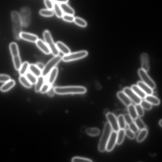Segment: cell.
Returning a JSON list of instances; mask_svg holds the SVG:
<instances>
[{"instance_id":"obj_1","label":"cell","mask_w":162,"mask_h":162,"mask_svg":"<svg viewBox=\"0 0 162 162\" xmlns=\"http://www.w3.org/2000/svg\"><path fill=\"white\" fill-rule=\"evenodd\" d=\"M55 93L59 95H66L69 94H83L87 91L86 89L83 86H57L55 87Z\"/></svg>"},{"instance_id":"obj_2","label":"cell","mask_w":162,"mask_h":162,"mask_svg":"<svg viewBox=\"0 0 162 162\" xmlns=\"http://www.w3.org/2000/svg\"><path fill=\"white\" fill-rule=\"evenodd\" d=\"M11 18L13 22V28L14 38L16 40H20V34L22 32V25L19 13L13 11L11 13Z\"/></svg>"},{"instance_id":"obj_3","label":"cell","mask_w":162,"mask_h":162,"mask_svg":"<svg viewBox=\"0 0 162 162\" xmlns=\"http://www.w3.org/2000/svg\"><path fill=\"white\" fill-rule=\"evenodd\" d=\"M112 129L109 122L105 123L98 146V149L100 152H103L106 149L107 143L112 132Z\"/></svg>"},{"instance_id":"obj_4","label":"cell","mask_w":162,"mask_h":162,"mask_svg":"<svg viewBox=\"0 0 162 162\" xmlns=\"http://www.w3.org/2000/svg\"><path fill=\"white\" fill-rule=\"evenodd\" d=\"M43 37L45 43L50 48L52 54L54 56L58 55L59 51L56 47V44L54 42L50 32L48 30H46L44 31Z\"/></svg>"},{"instance_id":"obj_5","label":"cell","mask_w":162,"mask_h":162,"mask_svg":"<svg viewBox=\"0 0 162 162\" xmlns=\"http://www.w3.org/2000/svg\"><path fill=\"white\" fill-rule=\"evenodd\" d=\"M62 57L59 55L55 56L50 60L44 66L42 71V75L44 77H46L50 73L51 71L62 60Z\"/></svg>"},{"instance_id":"obj_6","label":"cell","mask_w":162,"mask_h":162,"mask_svg":"<svg viewBox=\"0 0 162 162\" xmlns=\"http://www.w3.org/2000/svg\"><path fill=\"white\" fill-rule=\"evenodd\" d=\"M88 55V51H81L65 55L62 57V60L63 61L66 62L73 61L85 58Z\"/></svg>"},{"instance_id":"obj_7","label":"cell","mask_w":162,"mask_h":162,"mask_svg":"<svg viewBox=\"0 0 162 162\" xmlns=\"http://www.w3.org/2000/svg\"><path fill=\"white\" fill-rule=\"evenodd\" d=\"M19 14L22 26L25 27H28L31 22V10L28 7H23L21 8Z\"/></svg>"},{"instance_id":"obj_8","label":"cell","mask_w":162,"mask_h":162,"mask_svg":"<svg viewBox=\"0 0 162 162\" xmlns=\"http://www.w3.org/2000/svg\"><path fill=\"white\" fill-rule=\"evenodd\" d=\"M138 73L143 82L148 85L152 89L156 88V84L155 82L149 76L147 72L141 69L138 70Z\"/></svg>"},{"instance_id":"obj_9","label":"cell","mask_w":162,"mask_h":162,"mask_svg":"<svg viewBox=\"0 0 162 162\" xmlns=\"http://www.w3.org/2000/svg\"><path fill=\"white\" fill-rule=\"evenodd\" d=\"M123 92L135 103L136 104H140L142 101V99L138 96L131 88H126L124 89Z\"/></svg>"},{"instance_id":"obj_10","label":"cell","mask_w":162,"mask_h":162,"mask_svg":"<svg viewBox=\"0 0 162 162\" xmlns=\"http://www.w3.org/2000/svg\"><path fill=\"white\" fill-rule=\"evenodd\" d=\"M107 119L114 131L117 132L120 129L119 126L118 119L116 116L112 113L109 112L106 115Z\"/></svg>"},{"instance_id":"obj_11","label":"cell","mask_w":162,"mask_h":162,"mask_svg":"<svg viewBox=\"0 0 162 162\" xmlns=\"http://www.w3.org/2000/svg\"><path fill=\"white\" fill-rule=\"evenodd\" d=\"M117 132L113 131H112L110 137L108 139L106 146V149L107 151L110 152L113 150L116 143Z\"/></svg>"},{"instance_id":"obj_12","label":"cell","mask_w":162,"mask_h":162,"mask_svg":"<svg viewBox=\"0 0 162 162\" xmlns=\"http://www.w3.org/2000/svg\"><path fill=\"white\" fill-rule=\"evenodd\" d=\"M20 39L32 43H36L39 39L38 37L33 34L22 32L20 34Z\"/></svg>"},{"instance_id":"obj_13","label":"cell","mask_w":162,"mask_h":162,"mask_svg":"<svg viewBox=\"0 0 162 162\" xmlns=\"http://www.w3.org/2000/svg\"><path fill=\"white\" fill-rule=\"evenodd\" d=\"M36 43L37 47L45 54L49 55L51 53L50 49L47 44L42 40L39 39Z\"/></svg>"},{"instance_id":"obj_14","label":"cell","mask_w":162,"mask_h":162,"mask_svg":"<svg viewBox=\"0 0 162 162\" xmlns=\"http://www.w3.org/2000/svg\"><path fill=\"white\" fill-rule=\"evenodd\" d=\"M141 60L142 69L147 72L149 69V58L148 55L145 53L142 54L141 55Z\"/></svg>"},{"instance_id":"obj_15","label":"cell","mask_w":162,"mask_h":162,"mask_svg":"<svg viewBox=\"0 0 162 162\" xmlns=\"http://www.w3.org/2000/svg\"><path fill=\"white\" fill-rule=\"evenodd\" d=\"M58 72V68L55 67L48 74V76L47 79V83L52 85L55 82L57 77Z\"/></svg>"},{"instance_id":"obj_16","label":"cell","mask_w":162,"mask_h":162,"mask_svg":"<svg viewBox=\"0 0 162 162\" xmlns=\"http://www.w3.org/2000/svg\"><path fill=\"white\" fill-rule=\"evenodd\" d=\"M137 85L147 95H152L153 92L152 89L142 81H139L137 82Z\"/></svg>"},{"instance_id":"obj_17","label":"cell","mask_w":162,"mask_h":162,"mask_svg":"<svg viewBox=\"0 0 162 162\" xmlns=\"http://www.w3.org/2000/svg\"><path fill=\"white\" fill-rule=\"evenodd\" d=\"M117 96L119 98L126 106H128L131 104V100L126 94L123 91H120L117 93Z\"/></svg>"},{"instance_id":"obj_18","label":"cell","mask_w":162,"mask_h":162,"mask_svg":"<svg viewBox=\"0 0 162 162\" xmlns=\"http://www.w3.org/2000/svg\"><path fill=\"white\" fill-rule=\"evenodd\" d=\"M59 51L61 52L65 55L71 53V51L69 48L66 45L61 42H58L56 44Z\"/></svg>"},{"instance_id":"obj_19","label":"cell","mask_w":162,"mask_h":162,"mask_svg":"<svg viewBox=\"0 0 162 162\" xmlns=\"http://www.w3.org/2000/svg\"><path fill=\"white\" fill-rule=\"evenodd\" d=\"M29 70L30 72L38 78L42 76V71L40 70L35 65L31 64L29 67Z\"/></svg>"},{"instance_id":"obj_20","label":"cell","mask_w":162,"mask_h":162,"mask_svg":"<svg viewBox=\"0 0 162 162\" xmlns=\"http://www.w3.org/2000/svg\"><path fill=\"white\" fill-rule=\"evenodd\" d=\"M15 83V81L14 80H10L5 83L1 86L0 90L2 92H7L12 88Z\"/></svg>"},{"instance_id":"obj_21","label":"cell","mask_w":162,"mask_h":162,"mask_svg":"<svg viewBox=\"0 0 162 162\" xmlns=\"http://www.w3.org/2000/svg\"><path fill=\"white\" fill-rule=\"evenodd\" d=\"M60 5L63 13H65V14L74 15L75 13L74 10L67 3L60 4Z\"/></svg>"},{"instance_id":"obj_22","label":"cell","mask_w":162,"mask_h":162,"mask_svg":"<svg viewBox=\"0 0 162 162\" xmlns=\"http://www.w3.org/2000/svg\"><path fill=\"white\" fill-rule=\"evenodd\" d=\"M131 89L141 99H144L146 96V94L137 85H133L131 86Z\"/></svg>"},{"instance_id":"obj_23","label":"cell","mask_w":162,"mask_h":162,"mask_svg":"<svg viewBox=\"0 0 162 162\" xmlns=\"http://www.w3.org/2000/svg\"><path fill=\"white\" fill-rule=\"evenodd\" d=\"M9 48L11 55L13 57L19 55V50L16 43H11L10 45Z\"/></svg>"},{"instance_id":"obj_24","label":"cell","mask_w":162,"mask_h":162,"mask_svg":"<svg viewBox=\"0 0 162 162\" xmlns=\"http://www.w3.org/2000/svg\"><path fill=\"white\" fill-rule=\"evenodd\" d=\"M145 100L151 104L158 105L160 104V100L157 97L152 95H147L144 98Z\"/></svg>"},{"instance_id":"obj_25","label":"cell","mask_w":162,"mask_h":162,"mask_svg":"<svg viewBox=\"0 0 162 162\" xmlns=\"http://www.w3.org/2000/svg\"><path fill=\"white\" fill-rule=\"evenodd\" d=\"M125 129H120L117 132L116 144L118 145L121 144L123 142L125 135Z\"/></svg>"},{"instance_id":"obj_26","label":"cell","mask_w":162,"mask_h":162,"mask_svg":"<svg viewBox=\"0 0 162 162\" xmlns=\"http://www.w3.org/2000/svg\"><path fill=\"white\" fill-rule=\"evenodd\" d=\"M44 77L42 75L38 78L36 83L35 84V91L36 92L38 93L40 91L41 88L44 83Z\"/></svg>"},{"instance_id":"obj_27","label":"cell","mask_w":162,"mask_h":162,"mask_svg":"<svg viewBox=\"0 0 162 162\" xmlns=\"http://www.w3.org/2000/svg\"><path fill=\"white\" fill-rule=\"evenodd\" d=\"M53 9L56 16L60 18H62L63 15V12L58 3H54Z\"/></svg>"},{"instance_id":"obj_28","label":"cell","mask_w":162,"mask_h":162,"mask_svg":"<svg viewBox=\"0 0 162 162\" xmlns=\"http://www.w3.org/2000/svg\"><path fill=\"white\" fill-rule=\"evenodd\" d=\"M128 107V111L130 115L133 119H136L138 115L135 107L133 104H131Z\"/></svg>"},{"instance_id":"obj_29","label":"cell","mask_w":162,"mask_h":162,"mask_svg":"<svg viewBox=\"0 0 162 162\" xmlns=\"http://www.w3.org/2000/svg\"><path fill=\"white\" fill-rule=\"evenodd\" d=\"M13 60L15 69L19 70L22 65L21 59L19 55L13 57Z\"/></svg>"},{"instance_id":"obj_30","label":"cell","mask_w":162,"mask_h":162,"mask_svg":"<svg viewBox=\"0 0 162 162\" xmlns=\"http://www.w3.org/2000/svg\"><path fill=\"white\" fill-rule=\"evenodd\" d=\"M19 81L20 83L25 87L28 88H31L32 85L30 83L25 75H20L19 78Z\"/></svg>"},{"instance_id":"obj_31","label":"cell","mask_w":162,"mask_h":162,"mask_svg":"<svg viewBox=\"0 0 162 162\" xmlns=\"http://www.w3.org/2000/svg\"><path fill=\"white\" fill-rule=\"evenodd\" d=\"M86 133L90 136L95 137L100 134V131L97 128H89L86 130Z\"/></svg>"},{"instance_id":"obj_32","label":"cell","mask_w":162,"mask_h":162,"mask_svg":"<svg viewBox=\"0 0 162 162\" xmlns=\"http://www.w3.org/2000/svg\"><path fill=\"white\" fill-rule=\"evenodd\" d=\"M25 76L27 80L32 85H35L36 83L37 78L34 75L30 72H27L25 75Z\"/></svg>"},{"instance_id":"obj_33","label":"cell","mask_w":162,"mask_h":162,"mask_svg":"<svg viewBox=\"0 0 162 162\" xmlns=\"http://www.w3.org/2000/svg\"><path fill=\"white\" fill-rule=\"evenodd\" d=\"M29 64L28 62H26L22 64L19 70L20 75H25L27 72L29 70Z\"/></svg>"},{"instance_id":"obj_34","label":"cell","mask_w":162,"mask_h":162,"mask_svg":"<svg viewBox=\"0 0 162 162\" xmlns=\"http://www.w3.org/2000/svg\"><path fill=\"white\" fill-rule=\"evenodd\" d=\"M148 131L146 129L141 130L139 133L137 138V140L138 142H141L144 140L147 135Z\"/></svg>"},{"instance_id":"obj_35","label":"cell","mask_w":162,"mask_h":162,"mask_svg":"<svg viewBox=\"0 0 162 162\" xmlns=\"http://www.w3.org/2000/svg\"><path fill=\"white\" fill-rule=\"evenodd\" d=\"M39 13L41 16L46 17H50L54 15V12L53 10L48 9L41 10Z\"/></svg>"},{"instance_id":"obj_36","label":"cell","mask_w":162,"mask_h":162,"mask_svg":"<svg viewBox=\"0 0 162 162\" xmlns=\"http://www.w3.org/2000/svg\"><path fill=\"white\" fill-rule=\"evenodd\" d=\"M117 119L119 129H125L126 126V123L123 115H119Z\"/></svg>"},{"instance_id":"obj_37","label":"cell","mask_w":162,"mask_h":162,"mask_svg":"<svg viewBox=\"0 0 162 162\" xmlns=\"http://www.w3.org/2000/svg\"><path fill=\"white\" fill-rule=\"evenodd\" d=\"M135 120L134 122L136 124L139 130H141L146 129V127L145 124L140 118L137 117Z\"/></svg>"},{"instance_id":"obj_38","label":"cell","mask_w":162,"mask_h":162,"mask_svg":"<svg viewBox=\"0 0 162 162\" xmlns=\"http://www.w3.org/2000/svg\"><path fill=\"white\" fill-rule=\"evenodd\" d=\"M74 22L75 24L81 27H85L87 25V22L80 18L75 17Z\"/></svg>"},{"instance_id":"obj_39","label":"cell","mask_w":162,"mask_h":162,"mask_svg":"<svg viewBox=\"0 0 162 162\" xmlns=\"http://www.w3.org/2000/svg\"><path fill=\"white\" fill-rule=\"evenodd\" d=\"M140 104L142 108L146 110H150L152 107V104L145 100H142Z\"/></svg>"},{"instance_id":"obj_40","label":"cell","mask_w":162,"mask_h":162,"mask_svg":"<svg viewBox=\"0 0 162 162\" xmlns=\"http://www.w3.org/2000/svg\"><path fill=\"white\" fill-rule=\"evenodd\" d=\"M135 107V109H136L137 115L140 117L144 116V109H143L140 104H137Z\"/></svg>"},{"instance_id":"obj_41","label":"cell","mask_w":162,"mask_h":162,"mask_svg":"<svg viewBox=\"0 0 162 162\" xmlns=\"http://www.w3.org/2000/svg\"><path fill=\"white\" fill-rule=\"evenodd\" d=\"M72 161L75 162H92V161L87 158L75 157L72 158Z\"/></svg>"},{"instance_id":"obj_42","label":"cell","mask_w":162,"mask_h":162,"mask_svg":"<svg viewBox=\"0 0 162 162\" xmlns=\"http://www.w3.org/2000/svg\"><path fill=\"white\" fill-rule=\"evenodd\" d=\"M74 15L67 14H63L62 17L64 21L69 22H74Z\"/></svg>"},{"instance_id":"obj_43","label":"cell","mask_w":162,"mask_h":162,"mask_svg":"<svg viewBox=\"0 0 162 162\" xmlns=\"http://www.w3.org/2000/svg\"><path fill=\"white\" fill-rule=\"evenodd\" d=\"M125 134L131 139H133L135 137V133L130 129H127L125 130Z\"/></svg>"},{"instance_id":"obj_44","label":"cell","mask_w":162,"mask_h":162,"mask_svg":"<svg viewBox=\"0 0 162 162\" xmlns=\"http://www.w3.org/2000/svg\"><path fill=\"white\" fill-rule=\"evenodd\" d=\"M11 80V77L8 75L0 74V83H5Z\"/></svg>"},{"instance_id":"obj_45","label":"cell","mask_w":162,"mask_h":162,"mask_svg":"<svg viewBox=\"0 0 162 162\" xmlns=\"http://www.w3.org/2000/svg\"><path fill=\"white\" fill-rule=\"evenodd\" d=\"M51 86V85L47 83H44L42 88H41L40 92L43 94L47 93Z\"/></svg>"},{"instance_id":"obj_46","label":"cell","mask_w":162,"mask_h":162,"mask_svg":"<svg viewBox=\"0 0 162 162\" xmlns=\"http://www.w3.org/2000/svg\"><path fill=\"white\" fill-rule=\"evenodd\" d=\"M44 2L47 9L51 10L53 9L54 3L51 0H44Z\"/></svg>"},{"instance_id":"obj_47","label":"cell","mask_w":162,"mask_h":162,"mask_svg":"<svg viewBox=\"0 0 162 162\" xmlns=\"http://www.w3.org/2000/svg\"><path fill=\"white\" fill-rule=\"evenodd\" d=\"M129 129L135 133L138 132L139 129L135 122H133L129 125Z\"/></svg>"},{"instance_id":"obj_48","label":"cell","mask_w":162,"mask_h":162,"mask_svg":"<svg viewBox=\"0 0 162 162\" xmlns=\"http://www.w3.org/2000/svg\"><path fill=\"white\" fill-rule=\"evenodd\" d=\"M123 116L126 122L128 125H129L130 123L133 122V119L132 118L129 114H126Z\"/></svg>"},{"instance_id":"obj_49","label":"cell","mask_w":162,"mask_h":162,"mask_svg":"<svg viewBox=\"0 0 162 162\" xmlns=\"http://www.w3.org/2000/svg\"><path fill=\"white\" fill-rule=\"evenodd\" d=\"M48 95L50 97H53L55 93V87L51 86L50 88L47 92Z\"/></svg>"},{"instance_id":"obj_50","label":"cell","mask_w":162,"mask_h":162,"mask_svg":"<svg viewBox=\"0 0 162 162\" xmlns=\"http://www.w3.org/2000/svg\"><path fill=\"white\" fill-rule=\"evenodd\" d=\"M36 65L41 71H42L43 69L45 66L43 63L40 62L37 63Z\"/></svg>"},{"instance_id":"obj_51","label":"cell","mask_w":162,"mask_h":162,"mask_svg":"<svg viewBox=\"0 0 162 162\" xmlns=\"http://www.w3.org/2000/svg\"><path fill=\"white\" fill-rule=\"evenodd\" d=\"M51 1H54L55 3L61 4L63 3H67L69 1V0H51Z\"/></svg>"},{"instance_id":"obj_52","label":"cell","mask_w":162,"mask_h":162,"mask_svg":"<svg viewBox=\"0 0 162 162\" xmlns=\"http://www.w3.org/2000/svg\"><path fill=\"white\" fill-rule=\"evenodd\" d=\"M109 112V111L108 109H105V110L104 111V114L105 115H107L108 114V113Z\"/></svg>"},{"instance_id":"obj_53","label":"cell","mask_w":162,"mask_h":162,"mask_svg":"<svg viewBox=\"0 0 162 162\" xmlns=\"http://www.w3.org/2000/svg\"><path fill=\"white\" fill-rule=\"evenodd\" d=\"M159 124L160 126L161 127L162 126V119H161V120L159 122Z\"/></svg>"}]
</instances>
